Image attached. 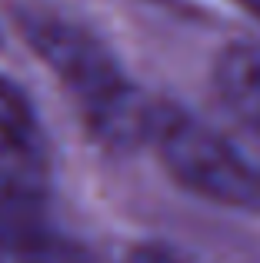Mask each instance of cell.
<instances>
[{"label":"cell","instance_id":"1","mask_svg":"<svg viewBox=\"0 0 260 263\" xmlns=\"http://www.w3.org/2000/svg\"><path fill=\"white\" fill-rule=\"evenodd\" d=\"M17 24L33 53L50 67L73 100L84 127L107 150H134L150 140L157 107L97 33L47 10H27L17 17Z\"/></svg>","mask_w":260,"mask_h":263},{"label":"cell","instance_id":"2","mask_svg":"<svg viewBox=\"0 0 260 263\" xmlns=\"http://www.w3.org/2000/svg\"><path fill=\"white\" fill-rule=\"evenodd\" d=\"M167 174L187 193L224 210L260 213V160L180 107H157L150 127Z\"/></svg>","mask_w":260,"mask_h":263},{"label":"cell","instance_id":"3","mask_svg":"<svg viewBox=\"0 0 260 263\" xmlns=\"http://www.w3.org/2000/svg\"><path fill=\"white\" fill-rule=\"evenodd\" d=\"M50 140L27 90L0 73V186L47 193Z\"/></svg>","mask_w":260,"mask_h":263},{"label":"cell","instance_id":"4","mask_svg":"<svg viewBox=\"0 0 260 263\" xmlns=\"http://www.w3.org/2000/svg\"><path fill=\"white\" fill-rule=\"evenodd\" d=\"M60 250H64V240L50 220L47 193L0 186V253L50 260Z\"/></svg>","mask_w":260,"mask_h":263},{"label":"cell","instance_id":"5","mask_svg":"<svg viewBox=\"0 0 260 263\" xmlns=\"http://www.w3.org/2000/svg\"><path fill=\"white\" fill-rule=\"evenodd\" d=\"M214 90L237 123L260 137V44L237 40L214 64Z\"/></svg>","mask_w":260,"mask_h":263},{"label":"cell","instance_id":"6","mask_svg":"<svg viewBox=\"0 0 260 263\" xmlns=\"http://www.w3.org/2000/svg\"><path fill=\"white\" fill-rule=\"evenodd\" d=\"M127 263H190V260L163 243H137L127 250Z\"/></svg>","mask_w":260,"mask_h":263},{"label":"cell","instance_id":"7","mask_svg":"<svg viewBox=\"0 0 260 263\" xmlns=\"http://www.w3.org/2000/svg\"><path fill=\"white\" fill-rule=\"evenodd\" d=\"M240 4H244V7H247V10L260 20V0H240Z\"/></svg>","mask_w":260,"mask_h":263}]
</instances>
